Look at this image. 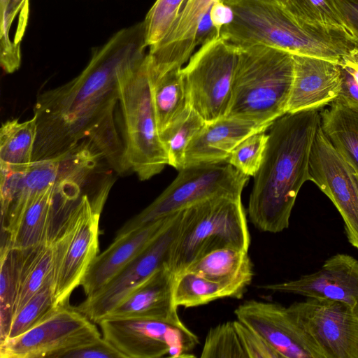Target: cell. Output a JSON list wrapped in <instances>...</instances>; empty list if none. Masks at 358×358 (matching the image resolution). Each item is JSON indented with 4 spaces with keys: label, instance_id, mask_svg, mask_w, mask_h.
Wrapping results in <instances>:
<instances>
[{
    "label": "cell",
    "instance_id": "24",
    "mask_svg": "<svg viewBox=\"0 0 358 358\" xmlns=\"http://www.w3.org/2000/svg\"><path fill=\"white\" fill-rule=\"evenodd\" d=\"M320 114L323 134L358 173V110L334 101Z\"/></svg>",
    "mask_w": 358,
    "mask_h": 358
},
{
    "label": "cell",
    "instance_id": "6",
    "mask_svg": "<svg viewBox=\"0 0 358 358\" xmlns=\"http://www.w3.org/2000/svg\"><path fill=\"white\" fill-rule=\"evenodd\" d=\"M119 104L127 163L141 180H149L169 162L152 103L148 54L143 62L121 76Z\"/></svg>",
    "mask_w": 358,
    "mask_h": 358
},
{
    "label": "cell",
    "instance_id": "42",
    "mask_svg": "<svg viewBox=\"0 0 358 358\" xmlns=\"http://www.w3.org/2000/svg\"><path fill=\"white\" fill-rule=\"evenodd\" d=\"M210 10L205 13L199 23L195 38L196 47L220 37L210 19Z\"/></svg>",
    "mask_w": 358,
    "mask_h": 358
},
{
    "label": "cell",
    "instance_id": "29",
    "mask_svg": "<svg viewBox=\"0 0 358 358\" xmlns=\"http://www.w3.org/2000/svg\"><path fill=\"white\" fill-rule=\"evenodd\" d=\"M37 136L36 118L7 120L0 129V163L25 166L33 162Z\"/></svg>",
    "mask_w": 358,
    "mask_h": 358
},
{
    "label": "cell",
    "instance_id": "4",
    "mask_svg": "<svg viewBox=\"0 0 358 358\" xmlns=\"http://www.w3.org/2000/svg\"><path fill=\"white\" fill-rule=\"evenodd\" d=\"M237 47L238 61L226 117L271 124L287 113L294 78L293 55L259 44Z\"/></svg>",
    "mask_w": 358,
    "mask_h": 358
},
{
    "label": "cell",
    "instance_id": "28",
    "mask_svg": "<svg viewBox=\"0 0 358 358\" xmlns=\"http://www.w3.org/2000/svg\"><path fill=\"white\" fill-rule=\"evenodd\" d=\"M22 251V257L13 316L53 275L51 238L38 247Z\"/></svg>",
    "mask_w": 358,
    "mask_h": 358
},
{
    "label": "cell",
    "instance_id": "7",
    "mask_svg": "<svg viewBox=\"0 0 358 358\" xmlns=\"http://www.w3.org/2000/svg\"><path fill=\"white\" fill-rule=\"evenodd\" d=\"M100 215L92 196L85 194L55 227L51 243L56 306L68 303L99 254Z\"/></svg>",
    "mask_w": 358,
    "mask_h": 358
},
{
    "label": "cell",
    "instance_id": "38",
    "mask_svg": "<svg viewBox=\"0 0 358 358\" xmlns=\"http://www.w3.org/2000/svg\"><path fill=\"white\" fill-rule=\"evenodd\" d=\"M59 358H125L103 336L99 339L62 353Z\"/></svg>",
    "mask_w": 358,
    "mask_h": 358
},
{
    "label": "cell",
    "instance_id": "45",
    "mask_svg": "<svg viewBox=\"0 0 358 358\" xmlns=\"http://www.w3.org/2000/svg\"><path fill=\"white\" fill-rule=\"evenodd\" d=\"M275 1H277L278 2H279L280 3H281L282 5L285 6L288 3V2H289V0H275Z\"/></svg>",
    "mask_w": 358,
    "mask_h": 358
},
{
    "label": "cell",
    "instance_id": "11",
    "mask_svg": "<svg viewBox=\"0 0 358 358\" xmlns=\"http://www.w3.org/2000/svg\"><path fill=\"white\" fill-rule=\"evenodd\" d=\"M103 338L125 358L190 357L199 344L184 324L143 319L103 318L99 323Z\"/></svg>",
    "mask_w": 358,
    "mask_h": 358
},
{
    "label": "cell",
    "instance_id": "12",
    "mask_svg": "<svg viewBox=\"0 0 358 358\" xmlns=\"http://www.w3.org/2000/svg\"><path fill=\"white\" fill-rule=\"evenodd\" d=\"M287 309L325 358H358V309L315 298L294 302Z\"/></svg>",
    "mask_w": 358,
    "mask_h": 358
},
{
    "label": "cell",
    "instance_id": "20",
    "mask_svg": "<svg viewBox=\"0 0 358 358\" xmlns=\"http://www.w3.org/2000/svg\"><path fill=\"white\" fill-rule=\"evenodd\" d=\"M217 0H187L165 38L148 52L152 77L182 68L196 48L199 23Z\"/></svg>",
    "mask_w": 358,
    "mask_h": 358
},
{
    "label": "cell",
    "instance_id": "33",
    "mask_svg": "<svg viewBox=\"0 0 358 358\" xmlns=\"http://www.w3.org/2000/svg\"><path fill=\"white\" fill-rule=\"evenodd\" d=\"M200 357L248 358L233 321L219 324L209 329Z\"/></svg>",
    "mask_w": 358,
    "mask_h": 358
},
{
    "label": "cell",
    "instance_id": "13",
    "mask_svg": "<svg viewBox=\"0 0 358 358\" xmlns=\"http://www.w3.org/2000/svg\"><path fill=\"white\" fill-rule=\"evenodd\" d=\"M84 146L25 166L0 163L1 231L8 229L37 196L73 168Z\"/></svg>",
    "mask_w": 358,
    "mask_h": 358
},
{
    "label": "cell",
    "instance_id": "37",
    "mask_svg": "<svg viewBox=\"0 0 358 358\" xmlns=\"http://www.w3.org/2000/svg\"><path fill=\"white\" fill-rule=\"evenodd\" d=\"M233 322L248 358H282L259 334L238 320Z\"/></svg>",
    "mask_w": 358,
    "mask_h": 358
},
{
    "label": "cell",
    "instance_id": "35",
    "mask_svg": "<svg viewBox=\"0 0 358 358\" xmlns=\"http://www.w3.org/2000/svg\"><path fill=\"white\" fill-rule=\"evenodd\" d=\"M285 7L294 15L308 23L337 27L350 31L334 0H289Z\"/></svg>",
    "mask_w": 358,
    "mask_h": 358
},
{
    "label": "cell",
    "instance_id": "10",
    "mask_svg": "<svg viewBox=\"0 0 358 358\" xmlns=\"http://www.w3.org/2000/svg\"><path fill=\"white\" fill-rule=\"evenodd\" d=\"M96 326L68 303L57 306L26 332L0 342L1 358H59L101 338Z\"/></svg>",
    "mask_w": 358,
    "mask_h": 358
},
{
    "label": "cell",
    "instance_id": "19",
    "mask_svg": "<svg viewBox=\"0 0 358 358\" xmlns=\"http://www.w3.org/2000/svg\"><path fill=\"white\" fill-rule=\"evenodd\" d=\"M176 215L115 238L87 269L80 285L86 297L94 295L112 280L169 226Z\"/></svg>",
    "mask_w": 358,
    "mask_h": 358
},
{
    "label": "cell",
    "instance_id": "8",
    "mask_svg": "<svg viewBox=\"0 0 358 358\" xmlns=\"http://www.w3.org/2000/svg\"><path fill=\"white\" fill-rule=\"evenodd\" d=\"M249 178L228 163L184 168L150 205L119 229L115 238L211 198L241 196Z\"/></svg>",
    "mask_w": 358,
    "mask_h": 358
},
{
    "label": "cell",
    "instance_id": "30",
    "mask_svg": "<svg viewBox=\"0 0 358 358\" xmlns=\"http://www.w3.org/2000/svg\"><path fill=\"white\" fill-rule=\"evenodd\" d=\"M206 124L203 118L189 105L160 134L168 156V165L178 171L184 169L187 145Z\"/></svg>",
    "mask_w": 358,
    "mask_h": 358
},
{
    "label": "cell",
    "instance_id": "9",
    "mask_svg": "<svg viewBox=\"0 0 358 358\" xmlns=\"http://www.w3.org/2000/svg\"><path fill=\"white\" fill-rule=\"evenodd\" d=\"M238 47L220 36L200 46L181 69L191 107L206 123L226 117Z\"/></svg>",
    "mask_w": 358,
    "mask_h": 358
},
{
    "label": "cell",
    "instance_id": "23",
    "mask_svg": "<svg viewBox=\"0 0 358 358\" xmlns=\"http://www.w3.org/2000/svg\"><path fill=\"white\" fill-rule=\"evenodd\" d=\"M185 271L197 273L213 281L234 285L245 290L254 275L248 251L234 248L213 251L191 264Z\"/></svg>",
    "mask_w": 358,
    "mask_h": 358
},
{
    "label": "cell",
    "instance_id": "15",
    "mask_svg": "<svg viewBox=\"0 0 358 358\" xmlns=\"http://www.w3.org/2000/svg\"><path fill=\"white\" fill-rule=\"evenodd\" d=\"M182 211L177 213L169 226L104 287L86 297L76 308L98 324L155 271L167 265L171 248L182 228Z\"/></svg>",
    "mask_w": 358,
    "mask_h": 358
},
{
    "label": "cell",
    "instance_id": "5",
    "mask_svg": "<svg viewBox=\"0 0 358 358\" xmlns=\"http://www.w3.org/2000/svg\"><path fill=\"white\" fill-rule=\"evenodd\" d=\"M241 196H217L182 211V228L167 266L178 275L193 262L223 248L248 251L250 234Z\"/></svg>",
    "mask_w": 358,
    "mask_h": 358
},
{
    "label": "cell",
    "instance_id": "2",
    "mask_svg": "<svg viewBox=\"0 0 358 358\" xmlns=\"http://www.w3.org/2000/svg\"><path fill=\"white\" fill-rule=\"evenodd\" d=\"M320 126L319 110L287 113L270 126L248 207L250 221L260 231L276 234L289 227L298 193L310 179V152Z\"/></svg>",
    "mask_w": 358,
    "mask_h": 358
},
{
    "label": "cell",
    "instance_id": "25",
    "mask_svg": "<svg viewBox=\"0 0 358 358\" xmlns=\"http://www.w3.org/2000/svg\"><path fill=\"white\" fill-rule=\"evenodd\" d=\"M0 62L11 73L21 63L20 43L27 24L29 0H0Z\"/></svg>",
    "mask_w": 358,
    "mask_h": 358
},
{
    "label": "cell",
    "instance_id": "14",
    "mask_svg": "<svg viewBox=\"0 0 358 358\" xmlns=\"http://www.w3.org/2000/svg\"><path fill=\"white\" fill-rule=\"evenodd\" d=\"M309 180L332 201L341 215L349 243L358 249V173L317 129L309 162Z\"/></svg>",
    "mask_w": 358,
    "mask_h": 358
},
{
    "label": "cell",
    "instance_id": "32",
    "mask_svg": "<svg viewBox=\"0 0 358 358\" xmlns=\"http://www.w3.org/2000/svg\"><path fill=\"white\" fill-rule=\"evenodd\" d=\"M53 280L52 275L42 288L13 316L6 339L17 336L26 332L48 316L57 307L55 303Z\"/></svg>",
    "mask_w": 358,
    "mask_h": 358
},
{
    "label": "cell",
    "instance_id": "3",
    "mask_svg": "<svg viewBox=\"0 0 358 358\" xmlns=\"http://www.w3.org/2000/svg\"><path fill=\"white\" fill-rule=\"evenodd\" d=\"M222 1L234 19L220 36L236 46L259 44L338 63L358 47V38L348 30L308 23L275 0Z\"/></svg>",
    "mask_w": 358,
    "mask_h": 358
},
{
    "label": "cell",
    "instance_id": "43",
    "mask_svg": "<svg viewBox=\"0 0 358 358\" xmlns=\"http://www.w3.org/2000/svg\"><path fill=\"white\" fill-rule=\"evenodd\" d=\"M338 64L358 84V47L353 48L343 56Z\"/></svg>",
    "mask_w": 358,
    "mask_h": 358
},
{
    "label": "cell",
    "instance_id": "31",
    "mask_svg": "<svg viewBox=\"0 0 358 358\" xmlns=\"http://www.w3.org/2000/svg\"><path fill=\"white\" fill-rule=\"evenodd\" d=\"M22 251L1 248L0 342L8 334L13 317Z\"/></svg>",
    "mask_w": 358,
    "mask_h": 358
},
{
    "label": "cell",
    "instance_id": "39",
    "mask_svg": "<svg viewBox=\"0 0 358 358\" xmlns=\"http://www.w3.org/2000/svg\"><path fill=\"white\" fill-rule=\"evenodd\" d=\"M341 73V90L338 96L334 101L351 109L358 110V84L342 68Z\"/></svg>",
    "mask_w": 358,
    "mask_h": 358
},
{
    "label": "cell",
    "instance_id": "36",
    "mask_svg": "<svg viewBox=\"0 0 358 358\" xmlns=\"http://www.w3.org/2000/svg\"><path fill=\"white\" fill-rule=\"evenodd\" d=\"M266 131L254 134L241 141L231 153L227 163L241 173L254 176L264 155L268 140Z\"/></svg>",
    "mask_w": 358,
    "mask_h": 358
},
{
    "label": "cell",
    "instance_id": "1",
    "mask_svg": "<svg viewBox=\"0 0 358 358\" xmlns=\"http://www.w3.org/2000/svg\"><path fill=\"white\" fill-rule=\"evenodd\" d=\"M144 21L115 33L76 78L40 93L34 106L37 136L33 161L57 157L88 143L110 169L130 171L115 120L119 83L145 59Z\"/></svg>",
    "mask_w": 358,
    "mask_h": 358
},
{
    "label": "cell",
    "instance_id": "16",
    "mask_svg": "<svg viewBox=\"0 0 358 358\" xmlns=\"http://www.w3.org/2000/svg\"><path fill=\"white\" fill-rule=\"evenodd\" d=\"M236 319L262 336L282 358H325L322 350L299 327L287 307L248 300L234 310Z\"/></svg>",
    "mask_w": 358,
    "mask_h": 358
},
{
    "label": "cell",
    "instance_id": "17",
    "mask_svg": "<svg viewBox=\"0 0 358 358\" xmlns=\"http://www.w3.org/2000/svg\"><path fill=\"white\" fill-rule=\"evenodd\" d=\"M257 287L306 298L340 301L358 309V261L349 255L338 253L328 258L313 273L286 282L259 285Z\"/></svg>",
    "mask_w": 358,
    "mask_h": 358
},
{
    "label": "cell",
    "instance_id": "40",
    "mask_svg": "<svg viewBox=\"0 0 358 358\" xmlns=\"http://www.w3.org/2000/svg\"><path fill=\"white\" fill-rule=\"evenodd\" d=\"M342 19L350 31L358 38V0H334Z\"/></svg>",
    "mask_w": 358,
    "mask_h": 358
},
{
    "label": "cell",
    "instance_id": "44",
    "mask_svg": "<svg viewBox=\"0 0 358 358\" xmlns=\"http://www.w3.org/2000/svg\"><path fill=\"white\" fill-rule=\"evenodd\" d=\"M85 147H86L87 148L90 149L92 152H93L94 154H96V155L99 157V159H100L101 162L103 161V160L102 159L103 158L101 157V155H99V153L96 152L95 150H94L93 149L90 148V147L89 148V147H87V146H86V145H85ZM102 171V170L101 169V173H102V171ZM99 183H100V182H98V183L95 184V187H94V188L93 189V190H92L90 193H89V194H92V193H94V192L97 189V188L99 187Z\"/></svg>",
    "mask_w": 358,
    "mask_h": 358
},
{
    "label": "cell",
    "instance_id": "41",
    "mask_svg": "<svg viewBox=\"0 0 358 358\" xmlns=\"http://www.w3.org/2000/svg\"><path fill=\"white\" fill-rule=\"evenodd\" d=\"M210 16L219 36H220L222 27L233 20L234 13L231 7L223 1L217 0L210 8Z\"/></svg>",
    "mask_w": 358,
    "mask_h": 358
},
{
    "label": "cell",
    "instance_id": "26",
    "mask_svg": "<svg viewBox=\"0 0 358 358\" xmlns=\"http://www.w3.org/2000/svg\"><path fill=\"white\" fill-rule=\"evenodd\" d=\"M245 289L236 285L209 280L185 271L175 276L173 301L177 307H196L223 298L240 299Z\"/></svg>",
    "mask_w": 358,
    "mask_h": 358
},
{
    "label": "cell",
    "instance_id": "22",
    "mask_svg": "<svg viewBox=\"0 0 358 358\" xmlns=\"http://www.w3.org/2000/svg\"><path fill=\"white\" fill-rule=\"evenodd\" d=\"M271 125L228 117L206 123L187 147L184 168L227 162L241 141Z\"/></svg>",
    "mask_w": 358,
    "mask_h": 358
},
{
    "label": "cell",
    "instance_id": "21",
    "mask_svg": "<svg viewBox=\"0 0 358 358\" xmlns=\"http://www.w3.org/2000/svg\"><path fill=\"white\" fill-rule=\"evenodd\" d=\"M174 280L175 275L167 265L162 266L103 318L152 320L183 324L173 301Z\"/></svg>",
    "mask_w": 358,
    "mask_h": 358
},
{
    "label": "cell",
    "instance_id": "34",
    "mask_svg": "<svg viewBox=\"0 0 358 358\" xmlns=\"http://www.w3.org/2000/svg\"><path fill=\"white\" fill-rule=\"evenodd\" d=\"M187 0H157L144 21L148 48L159 43L168 34Z\"/></svg>",
    "mask_w": 358,
    "mask_h": 358
},
{
    "label": "cell",
    "instance_id": "27",
    "mask_svg": "<svg viewBox=\"0 0 358 358\" xmlns=\"http://www.w3.org/2000/svg\"><path fill=\"white\" fill-rule=\"evenodd\" d=\"M181 69L150 77L159 134L189 105Z\"/></svg>",
    "mask_w": 358,
    "mask_h": 358
},
{
    "label": "cell",
    "instance_id": "18",
    "mask_svg": "<svg viewBox=\"0 0 358 358\" xmlns=\"http://www.w3.org/2000/svg\"><path fill=\"white\" fill-rule=\"evenodd\" d=\"M292 55L294 78L287 113L319 110L334 102L341 90L339 64L316 57Z\"/></svg>",
    "mask_w": 358,
    "mask_h": 358
}]
</instances>
